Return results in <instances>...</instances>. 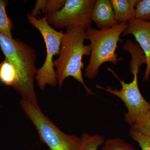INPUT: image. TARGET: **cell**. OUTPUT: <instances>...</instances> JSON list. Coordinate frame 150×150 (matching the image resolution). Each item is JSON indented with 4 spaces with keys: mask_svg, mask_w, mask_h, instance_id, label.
<instances>
[{
    "mask_svg": "<svg viewBox=\"0 0 150 150\" xmlns=\"http://www.w3.org/2000/svg\"><path fill=\"white\" fill-rule=\"evenodd\" d=\"M135 18L150 21V0H139L136 6Z\"/></svg>",
    "mask_w": 150,
    "mask_h": 150,
    "instance_id": "2e32d148",
    "label": "cell"
},
{
    "mask_svg": "<svg viewBox=\"0 0 150 150\" xmlns=\"http://www.w3.org/2000/svg\"><path fill=\"white\" fill-rule=\"evenodd\" d=\"M139 0H111L115 20L118 23L135 18L136 6Z\"/></svg>",
    "mask_w": 150,
    "mask_h": 150,
    "instance_id": "30bf717a",
    "label": "cell"
},
{
    "mask_svg": "<svg viewBox=\"0 0 150 150\" xmlns=\"http://www.w3.org/2000/svg\"><path fill=\"white\" fill-rule=\"evenodd\" d=\"M92 21L98 29L111 28L119 24L115 20L111 2L109 0H97L92 11Z\"/></svg>",
    "mask_w": 150,
    "mask_h": 150,
    "instance_id": "9c48e42d",
    "label": "cell"
},
{
    "mask_svg": "<svg viewBox=\"0 0 150 150\" xmlns=\"http://www.w3.org/2000/svg\"><path fill=\"white\" fill-rule=\"evenodd\" d=\"M129 135L132 139L138 143L142 150H150V137L131 129Z\"/></svg>",
    "mask_w": 150,
    "mask_h": 150,
    "instance_id": "ac0fdd59",
    "label": "cell"
},
{
    "mask_svg": "<svg viewBox=\"0 0 150 150\" xmlns=\"http://www.w3.org/2000/svg\"><path fill=\"white\" fill-rule=\"evenodd\" d=\"M86 28L83 26H71L66 28V33L62 40L59 57L53 62L56 68V78L59 88L63 86L65 80L69 77L74 78L83 86L87 96L95 93L89 88L83 77L84 64L83 56H90V45H85Z\"/></svg>",
    "mask_w": 150,
    "mask_h": 150,
    "instance_id": "6da1fadb",
    "label": "cell"
},
{
    "mask_svg": "<svg viewBox=\"0 0 150 150\" xmlns=\"http://www.w3.org/2000/svg\"><path fill=\"white\" fill-rule=\"evenodd\" d=\"M17 74L13 65L5 58L0 63V81L15 89L17 83Z\"/></svg>",
    "mask_w": 150,
    "mask_h": 150,
    "instance_id": "7c38bea8",
    "label": "cell"
},
{
    "mask_svg": "<svg viewBox=\"0 0 150 150\" xmlns=\"http://www.w3.org/2000/svg\"><path fill=\"white\" fill-rule=\"evenodd\" d=\"M27 16L29 23L41 33L46 44V59L43 66L38 70L35 78L39 88L43 90L46 85L55 86L58 83L53 58L54 56L59 55L65 33L62 30L58 31L53 28L48 23L46 16L37 18L30 14Z\"/></svg>",
    "mask_w": 150,
    "mask_h": 150,
    "instance_id": "8992f818",
    "label": "cell"
},
{
    "mask_svg": "<svg viewBox=\"0 0 150 150\" xmlns=\"http://www.w3.org/2000/svg\"><path fill=\"white\" fill-rule=\"evenodd\" d=\"M150 76V62L149 66L146 67V71H145L143 81H149Z\"/></svg>",
    "mask_w": 150,
    "mask_h": 150,
    "instance_id": "d6986e66",
    "label": "cell"
},
{
    "mask_svg": "<svg viewBox=\"0 0 150 150\" xmlns=\"http://www.w3.org/2000/svg\"><path fill=\"white\" fill-rule=\"evenodd\" d=\"M64 0H38L30 15L36 17L42 11L45 16H49L57 12L64 5Z\"/></svg>",
    "mask_w": 150,
    "mask_h": 150,
    "instance_id": "8fae6325",
    "label": "cell"
},
{
    "mask_svg": "<svg viewBox=\"0 0 150 150\" xmlns=\"http://www.w3.org/2000/svg\"><path fill=\"white\" fill-rule=\"evenodd\" d=\"M95 0H67L61 10L45 16L49 24L57 28L83 26L91 27V15Z\"/></svg>",
    "mask_w": 150,
    "mask_h": 150,
    "instance_id": "52a82bcc",
    "label": "cell"
},
{
    "mask_svg": "<svg viewBox=\"0 0 150 150\" xmlns=\"http://www.w3.org/2000/svg\"><path fill=\"white\" fill-rule=\"evenodd\" d=\"M21 106L33 123L40 141L50 150H80L81 137L65 134L41 111L38 104L21 99Z\"/></svg>",
    "mask_w": 150,
    "mask_h": 150,
    "instance_id": "5b68a950",
    "label": "cell"
},
{
    "mask_svg": "<svg viewBox=\"0 0 150 150\" xmlns=\"http://www.w3.org/2000/svg\"><path fill=\"white\" fill-rule=\"evenodd\" d=\"M0 47L5 58L13 65L17 74L15 89L28 102L37 104L34 81L38 69L36 53L27 43L19 39H11L0 33Z\"/></svg>",
    "mask_w": 150,
    "mask_h": 150,
    "instance_id": "7a4b0ae2",
    "label": "cell"
},
{
    "mask_svg": "<svg viewBox=\"0 0 150 150\" xmlns=\"http://www.w3.org/2000/svg\"><path fill=\"white\" fill-rule=\"evenodd\" d=\"M128 24V22H126L111 28L100 30L91 27L86 30V39L90 41L91 48L89 62L84 71L85 76L88 79L96 77L99 68L104 63L111 62L116 65L121 61L115 52L118 43L123 42L120 37Z\"/></svg>",
    "mask_w": 150,
    "mask_h": 150,
    "instance_id": "3957f363",
    "label": "cell"
},
{
    "mask_svg": "<svg viewBox=\"0 0 150 150\" xmlns=\"http://www.w3.org/2000/svg\"><path fill=\"white\" fill-rule=\"evenodd\" d=\"M81 139L80 150H98L100 146L103 144L105 140L101 135H90L86 133L83 134Z\"/></svg>",
    "mask_w": 150,
    "mask_h": 150,
    "instance_id": "5bb4252c",
    "label": "cell"
},
{
    "mask_svg": "<svg viewBox=\"0 0 150 150\" xmlns=\"http://www.w3.org/2000/svg\"><path fill=\"white\" fill-rule=\"evenodd\" d=\"M131 60L130 62V73L134 75L133 81L130 83H126L121 80L112 70H108L118 79L121 84V88L118 90L109 86L104 88L97 85V88L103 90L114 95L120 98L125 103L127 112L125 115V121L129 125L137 123L150 110V103L142 96L138 85V76L140 67L144 64L143 54L139 51H134L130 53Z\"/></svg>",
    "mask_w": 150,
    "mask_h": 150,
    "instance_id": "277c9868",
    "label": "cell"
},
{
    "mask_svg": "<svg viewBox=\"0 0 150 150\" xmlns=\"http://www.w3.org/2000/svg\"><path fill=\"white\" fill-rule=\"evenodd\" d=\"M132 35L144 52L146 58V67L150 62V21H144L134 18L128 21V26L122 36Z\"/></svg>",
    "mask_w": 150,
    "mask_h": 150,
    "instance_id": "ba28073f",
    "label": "cell"
},
{
    "mask_svg": "<svg viewBox=\"0 0 150 150\" xmlns=\"http://www.w3.org/2000/svg\"><path fill=\"white\" fill-rule=\"evenodd\" d=\"M131 129L150 137V110L137 123L131 125Z\"/></svg>",
    "mask_w": 150,
    "mask_h": 150,
    "instance_id": "e0dca14e",
    "label": "cell"
},
{
    "mask_svg": "<svg viewBox=\"0 0 150 150\" xmlns=\"http://www.w3.org/2000/svg\"><path fill=\"white\" fill-rule=\"evenodd\" d=\"M8 1L0 0V33L11 39H13L12 30L13 29V24L7 14V6Z\"/></svg>",
    "mask_w": 150,
    "mask_h": 150,
    "instance_id": "4fadbf2b",
    "label": "cell"
},
{
    "mask_svg": "<svg viewBox=\"0 0 150 150\" xmlns=\"http://www.w3.org/2000/svg\"><path fill=\"white\" fill-rule=\"evenodd\" d=\"M101 150H137L132 145L119 138L105 140Z\"/></svg>",
    "mask_w": 150,
    "mask_h": 150,
    "instance_id": "9a60e30c",
    "label": "cell"
}]
</instances>
